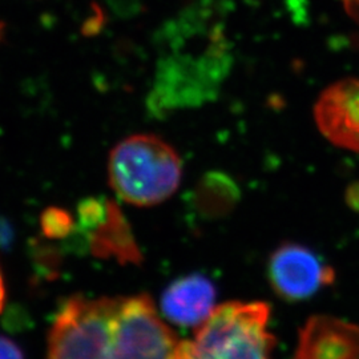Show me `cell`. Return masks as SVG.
I'll return each instance as SVG.
<instances>
[{
    "mask_svg": "<svg viewBox=\"0 0 359 359\" xmlns=\"http://www.w3.org/2000/svg\"><path fill=\"white\" fill-rule=\"evenodd\" d=\"M181 177L182 163L177 151L156 135H132L109 154V185L130 205L164 203L177 191Z\"/></svg>",
    "mask_w": 359,
    "mask_h": 359,
    "instance_id": "cell-1",
    "label": "cell"
},
{
    "mask_svg": "<svg viewBox=\"0 0 359 359\" xmlns=\"http://www.w3.org/2000/svg\"><path fill=\"white\" fill-rule=\"evenodd\" d=\"M269 320L265 302L216 306L192 339L180 342L177 359H271Z\"/></svg>",
    "mask_w": 359,
    "mask_h": 359,
    "instance_id": "cell-2",
    "label": "cell"
},
{
    "mask_svg": "<svg viewBox=\"0 0 359 359\" xmlns=\"http://www.w3.org/2000/svg\"><path fill=\"white\" fill-rule=\"evenodd\" d=\"M117 298L68 299L52 325L47 359H105Z\"/></svg>",
    "mask_w": 359,
    "mask_h": 359,
    "instance_id": "cell-3",
    "label": "cell"
},
{
    "mask_svg": "<svg viewBox=\"0 0 359 359\" xmlns=\"http://www.w3.org/2000/svg\"><path fill=\"white\" fill-rule=\"evenodd\" d=\"M180 342L148 295L117 298L107 359H177Z\"/></svg>",
    "mask_w": 359,
    "mask_h": 359,
    "instance_id": "cell-4",
    "label": "cell"
},
{
    "mask_svg": "<svg viewBox=\"0 0 359 359\" xmlns=\"http://www.w3.org/2000/svg\"><path fill=\"white\" fill-rule=\"evenodd\" d=\"M268 278L276 294L287 302H299L333 283L335 273L311 249L285 243L270 255Z\"/></svg>",
    "mask_w": 359,
    "mask_h": 359,
    "instance_id": "cell-5",
    "label": "cell"
},
{
    "mask_svg": "<svg viewBox=\"0 0 359 359\" xmlns=\"http://www.w3.org/2000/svg\"><path fill=\"white\" fill-rule=\"evenodd\" d=\"M224 52L215 50L205 59L194 63H168L156 88L157 97L164 107L194 103L203 100L217 90L219 80L225 71Z\"/></svg>",
    "mask_w": 359,
    "mask_h": 359,
    "instance_id": "cell-6",
    "label": "cell"
},
{
    "mask_svg": "<svg viewBox=\"0 0 359 359\" xmlns=\"http://www.w3.org/2000/svg\"><path fill=\"white\" fill-rule=\"evenodd\" d=\"M322 135L339 148L359 152V79L332 84L314 109Z\"/></svg>",
    "mask_w": 359,
    "mask_h": 359,
    "instance_id": "cell-7",
    "label": "cell"
},
{
    "mask_svg": "<svg viewBox=\"0 0 359 359\" xmlns=\"http://www.w3.org/2000/svg\"><path fill=\"white\" fill-rule=\"evenodd\" d=\"M294 359H359V326L330 317L309 318L299 332Z\"/></svg>",
    "mask_w": 359,
    "mask_h": 359,
    "instance_id": "cell-8",
    "label": "cell"
},
{
    "mask_svg": "<svg viewBox=\"0 0 359 359\" xmlns=\"http://www.w3.org/2000/svg\"><path fill=\"white\" fill-rule=\"evenodd\" d=\"M216 289L201 274H191L170 283L161 297V311L168 321L182 327H198L215 310Z\"/></svg>",
    "mask_w": 359,
    "mask_h": 359,
    "instance_id": "cell-9",
    "label": "cell"
},
{
    "mask_svg": "<svg viewBox=\"0 0 359 359\" xmlns=\"http://www.w3.org/2000/svg\"><path fill=\"white\" fill-rule=\"evenodd\" d=\"M95 228L92 237V249L100 256H115L121 261H136L139 252L130 236L126 218L123 217L118 208L108 201L103 216L90 226Z\"/></svg>",
    "mask_w": 359,
    "mask_h": 359,
    "instance_id": "cell-10",
    "label": "cell"
},
{
    "mask_svg": "<svg viewBox=\"0 0 359 359\" xmlns=\"http://www.w3.org/2000/svg\"><path fill=\"white\" fill-rule=\"evenodd\" d=\"M41 225L48 237H65L72 229V219L63 209L51 208L44 212Z\"/></svg>",
    "mask_w": 359,
    "mask_h": 359,
    "instance_id": "cell-11",
    "label": "cell"
},
{
    "mask_svg": "<svg viewBox=\"0 0 359 359\" xmlns=\"http://www.w3.org/2000/svg\"><path fill=\"white\" fill-rule=\"evenodd\" d=\"M109 8L116 16L129 19L142 11V0H107Z\"/></svg>",
    "mask_w": 359,
    "mask_h": 359,
    "instance_id": "cell-12",
    "label": "cell"
},
{
    "mask_svg": "<svg viewBox=\"0 0 359 359\" xmlns=\"http://www.w3.org/2000/svg\"><path fill=\"white\" fill-rule=\"evenodd\" d=\"M0 359H25V354L13 339L0 335Z\"/></svg>",
    "mask_w": 359,
    "mask_h": 359,
    "instance_id": "cell-13",
    "label": "cell"
},
{
    "mask_svg": "<svg viewBox=\"0 0 359 359\" xmlns=\"http://www.w3.org/2000/svg\"><path fill=\"white\" fill-rule=\"evenodd\" d=\"M351 19L359 25V0H339Z\"/></svg>",
    "mask_w": 359,
    "mask_h": 359,
    "instance_id": "cell-14",
    "label": "cell"
},
{
    "mask_svg": "<svg viewBox=\"0 0 359 359\" xmlns=\"http://www.w3.org/2000/svg\"><path fill=\"white\" fill-rule=\"evenodd\" d=\"M4 301H6V287H4L3 276H1V271H0V311L3 310V306H4Z\"/></svg>",
    "mask_w": 359,
    "mask_h": 359,
    "instance_id": "cell-15",
    "label": "cell"
},
{
    "mask_svg": "<svg viewBox=\"0 0 359 359\" xmlns=\"http://www.w3.org/2000/svg\"><path fill=\"white\" fill-rule=\"evenodd\" d=\"M1 35H3V25H0V39H1Z\"/></svg>",
    "mask_w": 359,
    "mask_h": 359,
    "instance_id": "cell-16",
    "label": "cell"
}]
</instances>
